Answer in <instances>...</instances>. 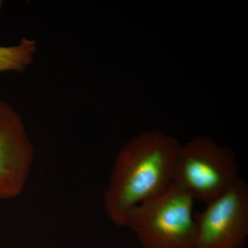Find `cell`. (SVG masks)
<instances>
[{
    "instance_id": "1",
    "label": "cell",
    "mask_w": 248,
    "mask_h": 248,
    "mask_svg": "<svg viewBox=\"0 0 248 248\" xmlns=\"http://www.w3.org/2000/svg\"><path fill=\"white\" fill-rule=\"evenodd\" d=\"M179 146L175 139L159 130L143 132L124 145L104 195V208L112 223L125 226L135 207L167 190Z\"/></svg>"
},
{
    "instance_id": "2",
    "label": "cell",
    "mask_w": 248,
    "mask_h": 248,
    "mask_svg": "<svg viewBox=\"0 0 248 248\" xmlns=\"http://www.w3.org/2000/svg\"><path fill=\"white\" fill-rule=\"evenodd\" d=\"M193 195L172 183L159 197L130 212L125 226L142 248H195L197 225Z\"/></svg>"
},
{
    "instance_id": "3",
    "label": "cell",
    "mask_w": 248,
    "mask_h": 248,
    "mask_svg": "<svg viewBox=\"0 0 248 248\" xmlns=\"http://www.w3.org/2000/svg\"><path fill=\"white\" fill-rule=\"evenodd\" d=\"M239 179L234 152L211 138L200 137L179 146L172 182L190 192L195 200L207 205Z\"/></svg>"
},
{
    "instance_id": "4",
    "label": "cell",
    "mask_w": 248,
    "mask_h": 248,
    "mask_svg": "<svg viewBox=\"0 0 248 248\" xmlns=\"http://www.w3.org/2000/svg\"><path fill=\"white\" fill-rule=\"evenodd\" d=\"M195 218V248H244L248 236L247 183L240 178Z\"/></svg>"
},
{
    "instance_id": "5",
    "label": "cell",
    "mask_w": 248,
    "mask_h": 248,
    "mask_svg": "<svg viewBox=\"0 0 248 248\" xmlns=\"http://www.w3.org/2000/svg\"><path fill=\"white\" fill-rule=\"evenodd\" d=\"M34 158L22 117L7 102L0 101V200L22 194Z\"/></svg>"
},
{
    "instance_id": "6",
    "label": "cell",
    "mask_w": 248,
    "mask_h": 248,
    "mask_svg": "<svg viewBox=\"0 0 248 248\" xmlns=\"http://www.w3.org/2000/svg\"><path fill=\"white\" fill-rule=\"evenodd\" d=\"M37 42L23 37L17 45L0 46V72H24L32 64Z\"/></svg>"
},
{
    "instance_id": "7",
    "label": "cell",
    "mask_w": 248,
    "mask_h": 248,
    "mask_svg": "<svg viewBox=\"0 0 248 248\" xmlns=\"http://www.w3.org/2000/svg\"><path fill=\"white\" fill-rule=\"evenodd\" d=\"M2 4H3V1H1V0H0V9H1V6H2Z\"/></svg>"
}]
</instances>
